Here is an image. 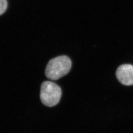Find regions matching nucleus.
<instances>
[{
  "mask_svg": "<svg viewBox=\"0 0 133 133\" xmlns=\"http://www.w3.org/2000/svg\"><path fill=\"white\" fill-rule=\"evenodd\" d=\"M71 67V60L69 57L64 55L58 56L48 62L45 74L48 79L56 81L67 75Z\"/></svg>",
  "mask_w": 133,
  "mask_h": 133,
  "instance_id": "nucleus-1",
  "label": "nucleus"
},
{
  "mask_svg": "<svg viewBox=\"0 0 133 133\" xmlns=\"http://www.w3.org/2000/svg\"><path fill=\"white\" fill-rule=\"evenodd\" d=\"M62 95L61 88L52 81H46L42 84L40 98L43 104L52 107L59 102Z\"/></svg>",
  "mask_w": 133,
  "mask_h": 133,
  "instance_id": "nucleus-2",
  "label": "nucleus"
},
{
  "mask_svg": "<svg viewBox=\"0 0 133 133\" xmlns=\"http://www.w3.org/2000/svg\"><path fill=\"white\" fill-rule=\"evenodd\" d=\"M116 76L119 82L124 85H133V65L123 64L117 68Z\"/></svg>",
  "mask_w": 133,
  "mask_h": 133,
  "instance_id": "nucleus-3",
  "label": "nucleus"
},
{
  "mask_svg": "<svg viewBox=\"0 0 133 133\" xmlns=\"http://www.w3.org/2000/svg\"><path fill=\"white\" fill-rule=\"evenodd\" d=\"M8 3L6 0H0V15L5 12Z\"/></svg>",
  "mask_w": 133,
  "mask_h": 133,
  "instance_id": "nucleus-4",
  "label": "nucleus"
}]
</instances>
